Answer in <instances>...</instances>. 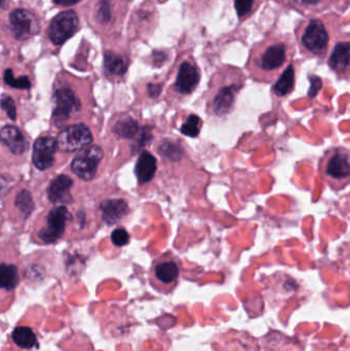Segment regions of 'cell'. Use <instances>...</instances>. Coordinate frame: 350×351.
I'll return each mask as SVG.
<instances>
[{"mask_svg":"<svg viewBox=\"0 0 350 351\" xmlns=\"http://www.w3.org/2000/svg\"><path fill=\"white\" fill-rule=\"evenodd\" d=\"M294 55L290 35H269L253 45L246 67L255 82L273 84L292 63Z\"/></svg>","mask_w":350,"mask_h":351,"instance_id":"1","label":"cell"},{"mask_svg":"<svg viewBox=\"0 0 350 351\" xmlns=\"http://www.w3.org/2000/svg\"><path fill=\"white\" fill-rule=\"evenodd\" d=\"M341 18L337 14L308 16L295 27L300 53L308 59L325 60L340 32Z\"/></svg>","mask_w":350,"mask_h":351,"instance_id":"2","label":"cell"},{"mask_svg":"<svg viewBox=\"0 0 350 351\" xmlns=\"http://www.w3.org/2000/svg\"><path fill=\"white\" fill-rule=\"evenodd\" d=\"M127 6L129 0H92L88 5V23L101 34L118 32Z\"/></svg>","mask_w":350,"mask_h":351,"instance_id":"3","label":"cell"},{"mask_svg":"<svg viewBox=\"0 0 350 351\" xmlns=\"http://www.w3.org/2000/svg\"><path fill=\"white\" fill-rule=\"evenodd\" d=\"M318 173L323 181L335 191L350 184V149L329 148L318 162Z\"/></svg>","mask_w":350,"mask_h":351,"instance_id":"4","label":"cell"},{"mask_svg":"<svg viewBox=\"0 0 350 351\" xmlns=\"http://www.w3.org/2000/svg\"><path fill=\"white\" fill-rule=\"evenodd\" d=\"M3 28L14 40H29L40 31V19L29 8H14L8 12Z\"/></svg>","mask_w":350,"mask_h":351,"instance_id":"5","label":"cell"},{"mask_svg":"<svg viewBox=\"0 0 350 351\" xmlns=\"http://www.w3.org/2000/svg\"><path fill=\"white\" fill-rule=\"evenodd\" d=\"M246 76L238 68L227 67L226 82L220 86L214 96L212 106L218 117H224L232 112L236 103V96L244 88Z\"/></svg>","mask_w":350,"mask_h":351,"instance_id":"6","label":"cell"},{"mask_svg":"<svg viewBox=\"0 0 350 351\" xmlns=\"http://www.w3.org/2000/svg\"><path fill=\"white\" fill-rule=\"evenodd\" d=\"M80 27L79 16L73 10H64L53 16L47 27V36L55 47L64 45L71 38Z\"/></svg>","mask_w":350,"mask_h":351,"instance_id":"7","label":"cell"},{"mask_svg":"<svg viewBox=\"0 0 350 351\" xmlns=\"http://www.w3.org/2000/svg\"><path fill=\"white\" fill-rule=\"evenodd\" d=\"M329 68L339 80L350 78V34L339 35L328 56Z\"/></svg>","mask_w":350,"mask_h":351,"instance_id":"8","label":"cell"},{"mask_svg":"<svg viewBox=\"0 0 350 351\" xmlns=\"http://www.w3.org/2000/svg\"><path fill=\"white\" fill-rule=\"evenodd\" d=\"M180 276V267L172 260H162L154 264L150 282L158 292L168 294L174 290Z\"/></svg>","mask_w":350,"mask_h":351,"instance_id":"9","label":"cell"},{"mask_svg":"<svg viewBox=\"0 0 350 351\" xmlns=\"http://www.w3.org/2000/svg\"><path fill=\"white\" fill-rule=\"evenodd\" d=\"M103 158V150L98 146H88L78 152L71 164L74 174L84 181H90L96 175Z\"/></svg>","mask_w":350,"mask_h":351,"instance_id":"10","label":"cell"},{"mask_svg":"<svg viewBox=\"0 0 350 351\" xmlns=\"http://www.w3.org/2000/svg\"><path fill=\"white\" fill-rule=\"evenodd\" d=\"M58 147L61 152H73L88 147L92 136L84 125H74L64 130L58 138Z\"/></svg>","mask_w":350,"mask_h":351,"instance_id":"11","label":"cell"},{"mask_svg":"<svg viewBox=\"0 0 350 351\" xmlns=\"http://www.w3.org/2000/svg\"><path fill=\"white\" fill-rule=\"evenodd\" d=\"M70 219L71 215L66 206L53 208L47 215V227L41 229L39 237L45 243H53L63 235L66 224Z\"/></svg>","mask_w":350,"mask_h":351,"instance_id":"12","label":"cell"},{"mask_svg":"<svg viewBox=\"0 0 350 351\" xmlns=\"http://www.w3.org/2000/svg\"><path fill=\"white\" fill-rule=\"evenodd\" d=\"M55 108L53 111V121L55 125H61L69 119L73 111L78 110L80 102L73 90L70 88H58L55 94Z\"/></svg>","mask_w":350,"mask_h":351,"instance_id":"13","label":"cell"},{"mask_svg":"<svg viewBox=\"0 0 350 351\" xmlns=\"http://www.w3.org/2000/svg\"><path fill=\"white\" fill-rule=\"evenodd\" d=\"M58 142L51 137H41L36 140L33 147L32 162L38 170L51 168L55 162Z\"/></svg>","mask_w":350,"mask_h":351,"instance_id":"14","label":"cell"},{"mask_svg":"<svg viewBox=\"0 0 350 351\" xmlns=\"http://www.w3.org/2000/svg\"><path fill=\"white\" fill-rule=\"evenodd\" d=\"M201 80L199 68L189 61L183 62L179 67L175 88L183 95L191 94Z\"/></svg>","mask_w":350,"mask_h":351,"instance_id":"15","label":"cell"},{"mask_svg":"<svg viewBox=\"0 0 350 351\" xmlns=\"http://www.w3.org/2000/svg\"><path fill=\"white\" fill-rule=\"evenodd\" d=\"M298 65L292 62L271 88V94L279 99L287 98L295 90Z\"/></svg>","mask_w":350,"mask_h":351,"instance_id":"16","label":"cell"},{"mask_svg":"<svg viewBox=\"0 0 350 351\" xmlns=\"http://www.w3.org/2000/svg\"><path fill=\"white\" fill-rule=\"evenodd\" d=\"M73 185V181L68 176L61 175L53 180L47 188V196L53 204H65L71 202L72 196L70 189Z\"/></svg>","mask_w":350,"mask_h":351,"instance_id":"17","label":"cell"},{"mask_svg":"<svg viewBox=\"0 0 350 351\" xmlns=\"http://www.w3.org/2000/svg\"><path fill=\"white\" fill-rule=\"evenodd\" d=\"M1 141L8 149L16 156L24 154L28 150L29 143L18 129L12 125H6L1 130Z\"/></svg>","mask_w":350,"mask_h":351,"instance_id":"18","label":"cell"},{"mask_svg":"<svg viewBox=\"0 0 350 351\" xmlns=\"http://www.w3.org/2000/svg\"><path fill=\"white\" fill-rule=\"evenodd\" d=\"M284 5L305 16L321 14L332 4L333 0H279Z\"/></svg>","mask_w":350,"mask_h":351,"instance_id":"19","label":"cell"},{"mask_svg":"<svg viewBox=\"0 0 350 351\" xmlns=\"http://www.w3.org/2000/svg\"><path fill=\"white\" fill-rule=\"evenodd\" d=\"M129 67V58L125 53L109 49L104 53L105 73L111 76H121Z\"/></svg>","mask_w":350,"mask_h":351,"instance_id":"20","label":"cell"},{"mask_svg":"<svg viewBox=\"0 0 350 351\" xmlns=\"http://www.w3.org/2000/svg\"><path fill=\"white\" fill-rule=\"evenodd\" d=\"M103 218L107 224L112 225L118 222L129 213V206L123 199L105 200L100 204Z\"/></svg>","mask_w":350,"mask_h":351,"instance_id":"21","label":"cell"},{"mask_svg":"<svg viewBox=\"0 0 350 351\" xmlns=\"http://www.w3.org/2000/svg\"><path fill=\"white\" fill-rule=\"evenodd\" d=\"M10 338L16 348L22 350H32L38 343L36 333L28 326H18L14 328Z\"/></svg>","mask_w":350,"mask_h":351,"instance_id":"22","label":"cell"},{"mask_svg":"<svg viewBox=\"0 0 350 351\" xmlns=\"http://www.w3.org/2000/svg\"><path fill=\"white\" fill-rule=\"evenodd\" d=\"M156 172V160L149 152H143L136 164L135 173L138 181L144 184L149 182Z\"/></svg>","mask_w":350,"mask_h":351,"instance_id":"23","label":"cell"},{"mask_svg":"<svg viewBox=\"0 0 350 351\" xmlns=\"http://www.w3.org/2000/svg\"><path fill=\"white\" fill-rule=\"evenodd\" d=\"M20 282V274L16 265L12 264H1L0 269V286L2 290L6 292H12L16 290Z\"/></svg>","mask_w":350,"mask_h":351,"instance_id":"24","label":"cell"},{"mask_svg":"<svg viewBox=\"0 0 350 351\" xmlns=\"http://www.w3.org/2000/svg\"><path fill=\"white\" fill-rule=\"evenodd\" d=\"M113 131L123 138H132L139 131L138 123L133 119H121L116 125H114Z\"/></svg>","mask_w":350,"mask_h":351,"instance_id":"25","label":"cell"},{"mask_svg":"<svg viewBox=\"0 0 350 351\" xmlns=\"http://www.w3.org/2000/svg\"><path fill=\"white\" fill-rule=\"evenodd\" d=\"M257 0H234V8L240 21H245L252 16L256 10Z\"/></svg>","mask_w":350,"mask_h":351,"instance_id":"26","label":"cell"},{"mask_svg":"<svg viewBox=\"0 0 350 351\" xmlns=\"http://www.w3.org/2000/svg\"><path fill=\"white\" fill-rule=\"evenodd\" d=\"M3 80L8 86L18 90H28L31 88V82L27 76H20L14 77V72L12 69H6L3 74Z\"/></svg>","mask_w":350,"mask_h":351,"instance_id":"27","label":"cell"},{"mask_svg":"<svg viewBox=\"0 0 350 351\" xmlns=\"http://www.w3.org/2000/svg\"><path fill=\"white\" fill-rule=\"evenodd\" d=\"M181 132H182L183 135L187 136V137H197L199 132H201V119H199V117L195 114L189 115L186 123L181 128Z\"/></svg>","mask_w":350,"mask_h":351,"instance_id":"28","label":"cell"},{"mask_svg":"<svg viewBox=\"0 0 350 351\" xmlns=\"http://www.w3.org/2000/svg\"><path fill=\"white\" fill-rule=\"evenodd\" d=\"M16 206H18L26 216L32 212L34 204H33L31 194L29 193L27 190H22V191L16 195Z\"/></svg>","mask_w":350,"mask_h":351,"instance_id":"29","label":"cell"},{"mask_svg":"<svg viewBox=\"0 0 350 351\" xmlns=\"http://www.w3.org/2000/svg\"><path fill=\"white\" fill-rule=\"evenodd\" d=\"M160 154L172 160H177L181 158L182 150L178 145L174 143H162L160 148Z\"/></svg>","mask_w":350,"mask_h":351,"instance_id":"30","label":"cell"},{"mask_svg":"<svg viewBox=\"0 0 350 351\" xmlns=\"http://www.w3.org/2000/svg\"><path fill=\"white\" fill-rule=\"evenodd\" d=\"M129 233L123 228L115 229L111 234V241L117 247H123L129 243Z\"/></svg>","mask_w":350,"mask_h":351,"instance_id":"31","label":"cell"},{"mask_svg":"<svg viewBox=\"0 0 350 351\" xmlns=\"http://www.w3.org/2000/svg\"><path fill=\"white\" fill-rule=\"evenodd\" d=\"M1 107L6 114L8 115L10 119L16 121V105H14V100L10 97L3 96L1 99Z\"/></svg>","mask_w":350,"mask_h":351,"instance_id":"32","label":"cell"},{"mask_svg":"<svg viewBox=\"0 0 350 351\" xmlns=\"http://www.w3.org/2000/svg\"><path fill=\"white\" fill-rule=\"evenodd\" d=\"M80 1H82V0H53V3L68 8V6L75 5V4L79 3Z\"/></svg>","mask_w":350,"mask_h":351,"instance_id":"33","label":"cell"},{"mask_svg":"<svg viewBox=\"0 0 350 351\" xmlns=\"http://www.w3.org/2000/svg\"><path fill=\"white\" fill-rule=\"evenodd\" d=\"M148 90H149V95L151 97L158 96L160 92V86H152V84H149L148 86Z\"/></svg>","mask_w":350,"mask_h":351,"instance_id":"34","label":"cell"}]
</instances>
